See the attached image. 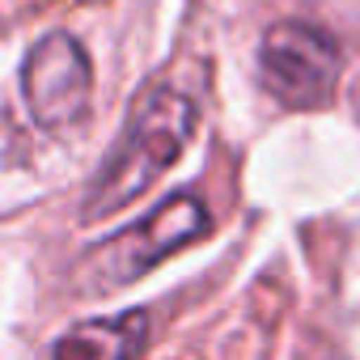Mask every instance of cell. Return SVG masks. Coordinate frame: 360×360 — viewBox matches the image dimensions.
<instances>
[{
  "mask_svg": "<svg viewBox=\"0 0 360 360\" xmlns=\"http://www.w3.org/2000/svg\"><path fill=\"white\" fill-rule=\"evenodd\" d=\"M195 102L174 89V85H153L144 89L131 110L123 131L115 136L102 169L94 174V183L85 191V221H106L119 208H127L131 200H140L157 178L183 157V148L195 136Z\"/></svg>",
  "mask_w": 360,
  "mask_h": 360,
  "instance_id": "obj_1",
  "label": "cell"
},
{
  "mask_svg": "<svg viewBox=\"0 0 360 360\" xmlns=\"http://www.w3.org/2000/svg\"><path fill=\"white\" fill-rule=\"evenodd\" d=\"M208 229H212V217H208L204 195L191 187L178 191V195L161 200L153 212H144L136 225L102 238L81 263V288L85 292H115L123 284H136L161 259L195 246Z\"/></svg>",
  "mask_w": 360,
  "mask_h": 360,
  "instance_id": "obj_2",
  "label": "cell"
},
{
  "mask_svg": "<svg viewBox=\"0 0 360 360\" xmlns=\"http://www.w3.org/2000/svg\"><path fill=\"white\" fill-rule=\"evenodd\" d=\"M343 72L339 43L314 22H276L259 43V81L288 110H318L335 98Z\"/></svg>",
  "mask_w": 360,
  "mask_h": 360,
  "instance_id": "obj_3",
  "label": "cell"
},
{
  "mask_svg": "<svg viewBox=\"0 0 360 360\" xmlns=\"http://www.w3.org/2000/svg\"><path fill=\"white\" fill-rule=\"evenodd\" d=\"M94 94V64L81 39L51 30L22 60V98L39 127H68L85 115Z\"/></svg>",
  "mask_w": 360,
  "mask_h": 360,
  "instance_id": "obj_4",
  "label": "cell"
},
{
  "mask_svg": "<svg viewBox=\"0 0 360 360\" xmlns=\"http://www.w3.org/2000/svg\"><path fill=\"white\" fill-rule=\"evenodd\" d=\"M144 343H148V314L123 309L110 318H89L68 326L47 347V360H136Z\"/></svg>",
  "mask_w": 360,
  "mask_h": 360,
  "instance_id": "obj_5",
  "label": "cell"
},
{
  "mask_svg": "<svg viewBox=\"0 0 360 360\" xmlns=\"http://www.w3.org/2000/svg\"><path fill=\"white\" fill-rule=\"evenodd\" d=\"M352 110H356V119H360V77H356V85H352Z\"/></svg>",
  "mask_w": 360,
  "mask_h": 360,
  "instance_id": "obj_6",
  "label": "cell"
}]
</instances>
